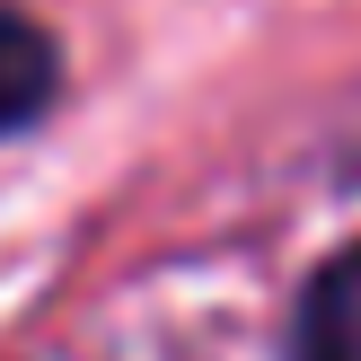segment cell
I'll list each match as a JSON object with an SVG mask.
<instances>
[{
    "instance_id": "cell-2",
    "label": "cell",
    "mask_w": 361,
    "mask_h": 361,
    "mask_svg": "<svg viewBox=\"0 0 361 361\" xmlns=\"http://www.w3.org/2000/svg\"><path fill=\"white\" fill-rule=\"evenodd\" d=\"M53 35L35 27V18L0 9V133H18V123H35L53 106Z\"/></svg>"
},
{
    "instance_id": "cell-1",
    "label": "cell",
    "mask_w": 361,
    "mask_h": 361,
    "mask_svg": "<svg viewBox=\"0 0 361 361\" xmlns=\"http://www.w3.org/2000/svg\"><path fill=\"white\" fill-rule=\"evenodd\" d=\"M291 361H361V247H344V256L300 291Z\"/></svg>"
}]
</instances>
